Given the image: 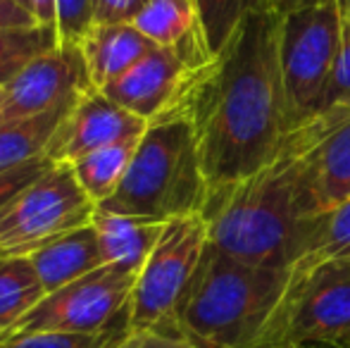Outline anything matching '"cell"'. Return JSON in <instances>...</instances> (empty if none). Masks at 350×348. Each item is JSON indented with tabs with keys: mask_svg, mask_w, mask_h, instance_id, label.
Instances as JSON below:
<instances>
[{
	"mask_svg": "<svg viewBox=\"0 0 350 348\" xmlns=\"http://www.w3.org/2000/svg\"><path fill=\"white\" fill-rule=\"evenodd\" d=\"M279 14H245L196 72L174 117L196 131L210 191L269 165L295 126L279 62Z\"/></svg>",
	"mask_w": 350,
	"mask_h": 348,
	"instance_id": "obj_1",
	"label": "cell"
},
{
	"mask_svg": "<svg viewBox=\"0 0 350 348\" xmlns=\"http://www.w3.org/2000/svg\"><path fill=\"white\" fill-rule=\"evenodd\" d=\"M343 112H317L286 136L277 158L255 174L210 191L203 219L208 243L241 263L293 269L317 205L310 186V155Z\"/></svg>",
	"mask_w": 350,
	"mask_h": 348,
	"instance_id": "obj_2",
	"label": "cell"
},
{
	"mask_svg": "<svg viewBox=\"0 0 350 348\" xmlns=\"http://www.w3.org/2000/svg\"><path fill=\"white\" fill-rule=\"evenodd\" d=\"M291 269L258 267L205 246L176 325L210 348H255L284 301Z\"/></svg>",
	"mask_w": 350,
	"mask_h": 348,
	"instance_id": "obj_3",
	"label": "cell"
},
{
	"mask_svg": "<svg viewBox=\"0 0 350 348\" xmlns=\"http://www.w3.org/2000/svg\"><path fill=\"white\" fill-rule=\"evenodd\" d=\"M208 198L210 184L193 126L186 117H167L148 126L124 181L98 208L170 222L203 215Z\"/></svg>",
	"mask_w": 350,
	"mask_h": 348,
	"instance_id": "obj_4",
	"label": "cell"
},
{
	"mask_svg": "<svg viewBox=\"0 0 350 348\" xmlns=\"http://www.w3.org/2000/svg\"><path fill=\"white\" fill-rule=\"evenodd\" d=\"M350 348V258L293 269L284 301L255 348Z\"/></svg>",
	"mask_w": 350,
	"mask_h": 348,
	"instance_id": "obj_5",
	"label": "cell"
},
{
	"mask_svg": "<svg viewBox=\"0 0 350 348\" xmlns=\"http://www.w3.org/2000/svg\"><path fill=\"white\" fill-rule=\"evenodd\" d=\"M96 208L72 165H51L0 208V258H29L53 239L91 224Z\"/></svg>",
	"mask_w": 350,
	"mask_h": 348,
	"instance_id": "obj_6",
	"label": "cell"
},
{
	"mask_svg": "<svg viewBox=\"0 0 350 348\" xmlns=\"http://www.w3.org/2000/svg\"><path fill=\"white\" fill-rule=\"evenodd\" d=\"M279 62L295 126L317 115L341 51L336 0L279 17Z\"/></svg>",
	"mask_w": 350,
	"mask_h": 348,
	"instance_id": "obj_7",
	"label": "cell"
},
{
	"mask_svg": "<svg viewBox=\"0 0 350 348\" xmlns=\"http://www.w3.org/2000/svg\"><path fill=\"white\" fill-rule=\"evenodd\" d=\"M208 246L203 215L170 219L136 277L126 330H152L176 322L184 291Z\"/></svg>",
	"mask_w": 350,
	"mask_h": 348,
	"instance_id": "obj_8",
	"label": "cell"
},
{
	"mask_svg": "<svg viewBox=\"0 0 350 348\" xmlns=\"http://www.w3.org/2000/svg\"><path fill=\"white\" fill-rule=\"evenodd\" d=\"M139 272L120 265H103L96 272L48 293L12 334L67 332V334H105L126 327L131 291Z\"/></svg>",
	"mask_w": 350,
	"mask_h": 348,
	"instance_id": "obj_9",
	"label": "cell"
},
{
	"mask_svg": "<svg viewBox=\"0 0 350 348\" xmlns=\"http://www.w3.org/2000/svg\"><path fill=\"white\" fill-rule=\"evenodd\" d=\"M91 88L93 84L81 48L60 43L57 48L29 62L8 86H3L0 124L29 120L72 105Z\"/></svg>",
	"mask_w": 350,
	"mask_h": 348,
	"instance_id": "obj_10",
	"label": "cell"
},
{
	"mask_svg": "<svg viewBox=\"0 0 350 348\" xmlns=\"http://www.w3.org/2000/svg\"><path fill=\"white\" fill-rule=\"evenodd\" d=\"M198 70L200 67L186 62L179 53L170 48H155L139 65L100 91L117 105L152 124L174 117Z\"/></svg>",
	"mask_w": 350,
	"mask_h": 348,
	"instance_id": "obj_11",
	"label": "cell"
},
{
	"mask_svg": "<svg viewBox=\"0 0 350 348\" xmlns=\"http://www.w3.org/2000/svg\"><path fill=\"white\" fill-rule=\"evenodd\" d=\"M148 126L150 124L146 120L117 105L100 88H91L79 96L70 107L65 120L53 134L46 155L53 163L72 165L105 146L126 139H141Z\"/></svg>",
	"mask_w": 350,
	"mask_h": 348,
	"instance_id": "obj_12",
	"label": "cell"
},
{
	"mask_svg": "<svg viewBox=\"0 0 350 348\" xmlns=\"http://www.w3.org/2000/svg\"><path fill=\"white\" fill-rule=\"evenodd\" d=\"M134 27L157 48L179 53L193 67H205L212 60L198 0H150Z\"/></svg>",
	"mask_w": 350,
	"mask_h": 348,
	"instance_id": "obj_13",
	"label": "cell"
},
{
	"mask_svg": "<svg viewBox=\"0 0 350 348\" xmlns=\"http://www.w3.org/2000/svg\"><path fill=\"white\" fill-rule=\"evenodd\" d=\"M93 88H105L155 51L134 24H93L79 43Z\"/></svg>",
	"mask_w": 350,
	"mask_h": 348,
	"instance_id": "obj_14",
	"label": "cell"
},
{
	"mask_svg": "<svg viewBox=\"0 0 350 348\" xmlns=\"http://www.w3.org/2000/svg\"><path fill=\"white\" fill-rule=\"evenodd\" d=\"M29 258L46 286V293L57 291L105 265L100 239L93 224H83L53 239Z\"/></svg>",
	"mask_w": 350,
	"mask_h": 348,
	"instance_id": "obj_15",
	"label": "cell"
},
{
	"mask_svg": "<svg viewBox=\"0 0 350 348\" xmlns=\"http://www.w3.org/2000/svg\"><path fill=\"white\" fill-rule=\"evenodd\" d=\"M310 186L317 213L350 198V115L341 117L310 155Z\"/></svg>",
	"mask_w": 350,
	"mask_h": 348,
	"instance_id": "obj_16",
	"label": "cell"
},
{
	"mask_svg": "<svg viewBox=\"0 0 350 348\" xmlns=\"http://www.w3.org/2000/svg\"><path fill=\"white\" fill-rule=\"evenodd\" d=\"M91 224L96 227L98 239H100L105 265H120L131 272H141L167 222L115 215L96 208Z\"/></svg>",
	"mask_w": 350,
	"mask_h": 348,
	"instance_id": "obj_17",
	"label": "cell"
},
{
	"mask_svg": "<svg viewBox=\"0 0 350 348\" xmlns=\"http://www.w3.org/2000/svg\"><path fill=\"white\" fill-rule=\"evenodd\" d=\"M72 105L57 107V110L29 117V120L3 122L0 124V172L22 168V165L43 158L53 134L57 131V126L65 120Z\"/></svg>",
	"mask_w": 350,
	"mask_h": 348,
	"instance_id": "obj_18",
	"label": "cell"
},
{
	"mask_svg": "<svg viewBox=\"0 0 350 348\" xmlns=\"http://www.w3.org/2000/svg\"><path fill=\"white\" fill-rule=\"evenodd\" d=\"M46 296L31 258H0V332L12 334Z\"/></svg>",
	"mask_w": 350,
	"mask_h": 348,
	"instance_id": "obj_19",
	"label": "cell"
},
{
	"mask_svg": "<svg viewBox=\"0 0 350 348\" xmlns=\"http://www.w3.org/2000/svg\"><path fill=\"white\" fill-rule=\"evenodd\" d=\"M141 139H126L120 144L105 146L100 150L79 158L77 163H72L74 176L81 184V189L86 191V196L96 205L105 203L124 181L129 165L134 160V153L139 148Z\"/></svg>",
	"mask_w": 350,
	"mask_h": 348,
	"instance_id": "obj_20",
	"label": "cell"
},
{
	"mask_svg": "<svg viewBox=\"0 0 350 348\" xmlns=\"http://www.w3.org/2000/svg\"><path fill=\"white\" fill-rule=\"evenodd\" d=\"M336 258H350V198L346 203L312 217L308 239H305L303 258L293 269H308L319 263L336 260Z\"/></svg>",
	"mask_w": 350,
	"mask_h": 348,
	"instance_id": "obj_21",
	"label": "cell"
},
{
	"mask_svg": "<svg viewBox=\"0 0 350 348\" xmlns=\"http://www.w3.org/2000/svg\"><path fill=\"white\" fill-rule=\"evenodd\" d=\"M60 46L57 29L51 24H33L0 31V88L8 86L29 62Z\"/></svg>",
	"mask_w": 350,
	"mask_h": 348,
	"instance_id": "obj_22",
	"label": "cell"
},
{
	"mask_svg": "<svg viewBox=\"0 0 350 348\" xmlns=\"http://www.w3.org/2000/svg\"><path fill=\"white\" fill-rule=\"evenodd\" d=\"M208 46L215 55L239 22L255 10H269V0H198Z\"/></svg>",
	"mask_w": 350,
	"mask_h": 348,
	"instance_id": "obj_23",
	"label": "cell"
},
{
	"mask_svg": "<svg viewBox=\"0 0 350 348\" xmlns=\"http://www.w3.org/2000/svg\"><path fill=\"white\" fill-rule=\"evenodd\" d=\"M341 10V51L317 112L350 115V5Z\"/></svg>",
	"mask_w": 350,
	"mask_h": 348,
	"instance_id": "obj_24",
	"label": "cell"
},
{
	"mask_svg": "<svg viewBox=\"0 0 350 348\" xmlns=\"http://www.w3.org/2000/svg\"><path fill=\"white\" fill-rule=\"evenodd\" d=\"M126 330V327H122ZM122 330L105 334H67V332H31L10 334L0 341V348H110L112 339Z\"/></svg>",
	"mask_w": 350,
	"mask_h": 348,
	"instance_id": "obj_25",
	"label": "cell"
},
{
	"mask_svg": "<svg viewBox=\"0 0 350 348\" xmlns=\"http://www.w3.org/2000/svg\"><path fill=\"white\" fill-rule=\"evenodd\" d=\"M110 348H210L191 336L176 322L152 330H122L112 339Z\"/></svg>",
	"mask_w": 350,
	"mask_h": 348,
	"instance_id": "obj_26",
	"label": "cell"
},
{
	"mask_svg": "<svg viewBox=\"0 0 350 348\" xmlns=\"http://www.w3.org/2000/svg\"><path fill=\"white\" fill-rule=\"evenodd\" d=\"M93 27V0H55V29L65 46H79Z\"/></svg>",
	"mask_w": 350,
	"mask_h": 348,
	"instance_id": "obj_27",
	"label": "cell"
},
{
	"mask_svg": "<svg viewBox=\"0 0 350 348\" xmlns=\"http://www.w3.org/2000/svg\"><path fill=\"white\" fill-rule=\"evenodd\" d=\"M53 163L48 155H43V158L33 160V163H27L22 165V168H14V170H8V172H0V208H3L5 203H8L10 198H14V196L19 193V191L24 189V186H29L33 179H38L43 172H46Z\"/></svg>",
	"mask_w": 350,
	"mask_h": 348,
	"instance_id": "obj_28",
	"label": "cell"
},
{
	"mask_svg": "<svg viewBox=\"0 0 350 348\" xmlns=\"http://www.w3.org/2000/svg\"><path fill=\"white\" fill-rule=\"evenodd\" d=\"M150 0H93V24H134Z\"/></svg>",
	"mask_w": 350,
	"mask_h": 348,
	"instance_id": "obj_29",
	"label": "cell"
},
{
	"mask_svg": "<svg viewBox=\"0 0 350 348\" xmlns=\"http://www.w3.org/2000/svg\"><path fill=\"white\" fill-rule=\"evenodd\" d=\"M36 17L29 8H24L17 0H0V31L3 29H22L33 27Z\"/></svg>",
	"mask_w": 350,
	"mask_h": 348,
	"instance_id": "obj_30",
	"label": "cell"
},
{
	"mask_svg": "<svg viewBox=\"0 0 350 348\" xmlns=\"http://www.w3.org/2000/svg\"><path fill=\"white\" fill-rule=\"evenodd\" d=\"M319 3H327V0H269V10L279 17L288 12H295V10H303V8H312V5Z\"/></svg>",
	"mask_w": 350,
	"mask_h": 348,
	"instance_id": "obj_31",
	"label": "cell"
},
{
	"mask_svg": "<svg viewBox=\"0 0 350 348\" xmlns=\"http://www.w3.org/2000/svg\"><path fill=\"white\" fill-rule=\"evenodd\" d=\"M31 12L38 24H51L55 27V0H29Z\"/></svg>",
	"mask_w": 350,
	"mask_h": 348,
	"instance_id": "obj_32",
	"label": "cell"
},
{
	"mask_svg": "<svg viewBox=\"0 0 350 348\" xmlns=\"http://www.w3.org/2000/svg\"><path fill=\"white\" fill-rule=\"evenodd\" d=\"M17 3H22L24 8H29V10H31V3H29V0H17Z\"/></svg>",
	"mask_w": 350,
	"mask_h": 348,
	"instance_id": "obj_33",
	"label": "cell"
},
{
	"mask_svg": "<svg viewBox=\"0 0 350 348\" xmlns=\"http://www.w3.org/2000/svg\"><path fill=\"white\" fill-rule=\"evenodd\" d=\"M338 3V8H341V5H350V0H336Z\"/></svg>",
	"mask_w": 350,
	"mask_h": 348,
	"instance_id": "obj_34",
	"label": "cell"
},
{
	"mask_svg": "<svg viewBox=\"0 0 350 348\" xmlns=\"http://www.w3.org/2000/svg\"><path fill=\"white\" fill-rule=\"evenodd\" d=\"M272 348H300V346H288V344H284V346H272Z\"/></svg>",
	"mask_w": 350,
	"mask_h": 348,
	"instance_id": "obj_35",
	"label": "cell"
},
{
	"mask_svg": "<svg viewBox=\"0 0 350 348\" xmlns=\"http://www.w3.org/2000/svg\"><path fill=\"white\" fill-rule=\"evenodd\" d=\"M5 336H8V334H5V332H0V341H3V339H5Z\"/></svg>",
	"mask_w": 350,
	"mask_h": 348,
	"instance_id": "obj_36",
	"label": "cell"
},
{
	"mask_svg": "<svg viewBox=\"0 0 350 348\" xmlns=\"http://www.w3.org/2000/svg\"><path fill=\"white\" fill-rule=\"evenodd\" d=\"M0 101H3V88H0Z\"/></svg>",
	"mask_w": 350,
	"mask_h": 348,
	"instance_id": "obj_37",
	"label": "cell"
},
{
	"mask_svg": "<svg viewBox=\"0 0 350 348\" xmlns=\"http://www.w3.org/2000/svg\"><path fill=\"white\" fill-rule=\"evenodd\" d=\"M341 8H346V5H341Z\"/></svg>",
	"mask_w": 350,
	"mask_h": 348,
	"instance_id": "obj_38",
	"label": "cell"
}]
</instances>
